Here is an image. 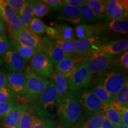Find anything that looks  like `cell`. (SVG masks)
<instances>
[{
  "label": "cell",
  "instance_id": "obj_1",
  "mask_svg": "<svg viewBox=\"0 0 128 128\" xmlns=\"http://www.w3.org/2000/svg\"><path fill=\"white\" fill-rule=\"evenodd\" d=\"M56 116L64 128H71L82 120L78 91L69 90L58 100Z\"/></svg>",
  "mask_w": 128,
  "mask_h": 128
},
{
  "label": "cell",
  "instance_id": "obj_2",
  "mask_svg": "<svg viewBox=\"0 0 128 128\" xmlns=\"http://www.w3.org/2000/svg\"><path fill=\"white\" fill-rule=\"evenodd\" d=\"M58 94L55 85L50 82L33 105L39 118L54 119L56 116Z\"/></svg>",
  "mask_w": 128,
  "mask_h": 128
},
{
  "label": "cell",
  "instance_id": "obj_3",
  "mask_svg": "<svg viewBox=\"0 0 128 128\" xmlns=\"http://www.w3.org/2000/svg\"><path fill=\"white\" fill-rule=\"evenodd\" d=\"M127 82V76L122 70L108 68L99 75L96 85L102 86L113 98Z\"/></svg>",
  "mask_w": 128,
  "mask_h": 128
},
{
  "label": "cell",
  "instance_id": "obj_4",
  "mask_svg": "<svg viewBox=\"0 0 128 128\" xmlns=\"http://www.w3.org/2000/svg\"><path fill=\"white\" fill-rule=\"evenodd\" d=\"M82 120H87L94 115L104 113L108 106L103 104L90 89H82L78 91Z\"/></svg>",
  "mask_w": 128,
  "mask_h": 128
},
{
  "label": "cell",
  "instance_id": "obj_5",
  "mask_svg": "<svg viewBox=\"0 0 128 128\" xmlns=\"http://www.w3.org/2000/svg\"><path fill=\"white\" fill-rule=\"evenodd\" d=\"M94 76L88 70L86 58H84L67 76L68 90L78 91L88 87Z\"/></svg>",
  "mask_w": 128,
  "mask_h": 128
},
{
  "label": "cell",
  "instance_id": "obj_6",
  "mask_svg": "<svg viewBox=\"0 0 128 128\" xmlns=\"http://www.w3.org/2000/svg\"><path fill=\"white\" fill-rule=\"evenodd\" d=\"M25 73L26 76V92L23 98L27 103L34 105L42 92L49 84L50 80L36 76L28 68L25 70Z\"/></svg>",
  "mask_w": 128,
  "mask_h": 128
},
{
  "label": "cell",
  "instance_id": "obj_7",
  "mask_svg": "<svg viewBox=\"0 0 128 128\" xmlns=\"http://www.w3.org/2000/svg\"><path fill=\"white\" fill-rule=\"evenodd\" d=\"M12 41L34 49L38 53H42V39L28 28H23L18 31L8 29Z\"/></svg>",
  "mask_w": 128,
  "mask_h": 128
},
{
  "label": "cell",
  "instance_id": "obj_8",
  "mask_svg": "<svg viewBox=\"0 0 128 128\" xmlns=\"http://www.w3.org/2000/svg\"><path fill=\"white\" fill-rule=\"evenodd\" d=\"M27 68L40 77L51 79L55 71L54 65L43 53H38L30 60Z\"/></svg>",
  "mask_w": 128,
  "mask_h": 128
},
{
  "label": "cell",
  "instance_id": "obj_9",
  "mask_svg": "<svg viewBox=\"0 0 128 128\" xmlns=\"http://www.w3.org/2000/svg\"><path fill=\"white\" fill-rule=\"evenodd\" d=\"M103 44L102 40L97 36L87 39L76 40L73 58L76 59L87 58L100 49Z\"/></svg>",
  "mask_w": 128,
  "mask_h": 128
},
{
  "label": "cell",
  "instance_id": "obj_10",
  "mask_svg": "<svg viewBox=\"0 0 128 128\" xmlns=\"http://www.w3.org/2000/svg\"><path fill=\"white\" fill-rule=\"evenodd\" d=\"M112 60V56L99 49L87 58L86 62L90 72L94 76L96 74L100 75L109 68Z\"/></svg>",
  "mask_w": 128,
  "mask_h": 128
},
{
  "label": "cell",
  "instance_id": "obj_11",
  "mask_svg": "<svg viewBox=\"0 0 128 128\" xmlns=\"http://www.w3.org/2000/svg\"><path fill=\"white\" fill-rule=\"evenodd\" d=\"M43 54L50 60L54 66L66 58L70 57L54 40L48 38L42 39Z\"/></svg>",
  "mask_w": 128,
  "mask_h": 128
},
{
  "label": "cell",
  "instance_id": "obj_12",
  "mask_svg": "<svg viewBox=\"0 0 128 128\" xmlns=\"http://www.w3.org/2000/svg\"><path fill=\"white\" fill-rule=\"evenodd\" d=\"M106 18L108 20H119L128 18V1L108 0L107 1Z\"/></svg>",
  "mask_w": 128,
  "mask_h": 128
},
{
  "label": "cell",
  "instance_id": "obj_13",
  "mask_svg": "<svg viewBox=\"0 0 128 128\" xmlns=\"http://www.w3.org/2000/svg\"><path fill=\"white\" fill-rule=\"evenodd\" d=\"M7 76V86L16 97L23 98L26 92V76L25 71L9 72Z\"/></svg>",
  "mask_w": 128,
  "mask_h": 128
},
{
  "label": "cell",
  "instance_id": "obj_14",
  "mask_svg": "<svg viewBox=\"0 0 128 128\" xmlns=\"http://www.w3.org/2000/svg\"><path fill=\"white\" fill-rule=\"evenodd\" d=\"M4 60L6 68L10 72H20L26 70V61L13 48L6 54Z\"/></svg>",
  "mask_w": 128,
  "mask_h": 128
},
{
  "label": "cell",
  "instance_id": "obj_15",
  "mask_svg": "<svg viewBox=\"0 0 128 128\" xmlns=\"http://www.w3.org/2000/svg\"><path fill=\"white\" fill-rule=\"evenodd\" d=\"M0 15L3 22L7 24L8 29L18 31L24 28L21 24L18 14L5 0H0Z\"/></svg>",
  "mask_w": 128,
  "mask_h": 128
},
{
  "label": "cell",
  "instance_id": "obj_16",
  "mask_svg": "<svg viewBox=\"0 0 128 128\" xmlns=\"http://www.w3.org/2000/svg\"><path fill=\"white\" fill-rule=\"evenodd\" d=\"M56 18L58 20L65 21L74 24H83L80 9L78 7L63 6L58 10Z\"/></svg>",
  "mask_w": 128,
  "mask_h": 128
},
{
  "label": "cell",
  "instance_id": "obj_17",
  "mask_svg": "<svg viewBox=\"0 0 128 128\" xmlns=\"http://www.w3.org/2000/svg\"><path fill=\"white\" fill-rule=\"evenodd\" d=\"M75 36L78 39H84L97 36L103 32L102 23L94 24H82L76 26L74 28Z\"/></svg>",
  "mask_w": 128,
  "mask_h": 128
},
{
  "label": "cell",
  "instance_id": "obj_18",
  "mask_svg": "<svg viewBox=\"0 0 128 128\" xmlns=\"http://www.w3.org/2000/svg\"><path fill=\"white\" fill-rule=\"evenodd\" d=\"M102 25L104 32L123 34L128 32V18L114 20H106Z\"/></svg>",
  "mask_w": 128,
  "mask_h": 128
},
{
  "label": "cell",
  "instance_id": "obj_19",
  "mask_svg": "<svg viewBox=\"0 0 128 128\" xmlns=\"http://www.w3.org/2000/svg\"><path fill=\"white\" fill-rule=\"evenodd\" d=\"M128 39H120L110 42L108 44H103L100 48L102 51L112 56L124 53L128 50Z\"/></svg>",
  "mask_w": 128,
  "mask_h": 128
},
{
  "label": "cell",
  "instance_id": "obj_20",
  "mask_svg": "<svg viewBox=\"0 0 128 128\" xmlns=\"http://www.w3.org/2000/svg\"><path fill=\"white\" fill-rule=\"evenodd\" d=\"M24 104L18 103L4 118L3 126L4 128H18L19 122Z\"/></svg>",
  "mask_w": 128,
  "mask_h": 128
},
{
  "label": "cell",
  "instance_id": "obj_21",
  "mask_svg": "<svg viewBox=\"0 0 128 128\" xmlns=\"http://www.w3.org/2000/svg\"><path fill=\"white\" fill-rule=\"evenodd\" d=\"M83 60L84 59H76L71 57L66 58L54 66L55 71L63 74L67 77Z\"/></svg>",
  "mask_w": 128,
  "mask_h": 128
},
{
  "label": "cell",
  "instance_id": "obj_22",
  "mask_svg": "<svg viewBox=\"0 0 128 128\" xmlns=\"http://www.w3.org/2000/svg\"><path fill=\"white\" fill-rule=\"evenodd\" d=\"M50 80L54 82L56 89L58 100L69 90L67 77L63 74L55 71Z\"/></svg>",
  "mask_w": 128,
  "mask_h": 128
},
{
  "label": "cell",
  "instance_id": "obj_23",
  "mask_svg": "<svg viewBox=\"0 0 128 128\" xmlns=\"http://www.w3.org/2000/svg\"><path fill=\"white\" fill-rule=\"evenodd\" d=\"M52 27L55 28L56 33L55 39H60L65 41L76 40L74 29L71 26L65 24H54Z\"/></svg>",
  "mask_w": 128,
  "mask_h": 128
},
{
  "label": "cell",
  "instance_id": "obj_24",
  "mask_svg": "<svg viewBox=\"0 0 128 128\" xmlns=\"http://www.w3.org/2000/svg\"><path fill=\"white\" fill-rule=\"evenodd\" d=\"M96 17L100 20L105 18L107 1L106 0H88L86 1Z\"/></svg>",
  "mask_w": 128,
  "mask_h": 128
},
{
  "label": "cell",
  "instance_id": "obj_25",
  "mask_svg": "<svg viewBox=\"0 0 128 128\" xmlns=\"http://www.w3.org/2000/svg\"><path fill=\"white\" fill-rule=\"evenodd\" d=\"M17 14L22 26L28 28L32 20L34 17L33 10L28 2V1H27V2Z\"/></svg>",
  "mask_w": 128,
  "mask_h": 128
},
{
  "label": "cell",
  "instance_id": "obj_26",
  "mask_svg": "<svg viewBox=\"0 0 128 128\" xmlns=\"http://www.w3.org/2000/svg\"><path fill=\"white\" fill-rule=\"evenodd\" d=\"M80 12H81V17L83 24L86 23H88L89 24H94L100 23V21L97 18L92 12V9L89 7L87 2L85 1L81 7H80Z\"/></svg>",
  "mask_w": 128,
  "mask_h": 128
},
{
  "label": "cell",
  "instance_id": "obj_27",
  "mask_svg": "<svg viewBox=\"0 0 128 128\" xmlns=\"http://www.w3.org/2000/svg\"><path fill=\"white\" fill-rule=\"evenodd\" d=\"M122 112L114 108L110 103L105 110L104 114L106 119L116 126L122 124Z\"/></svg>",
  "mask_w": 128,
  "mask_h": 128
},
{
  "label": "cell",
  "instance_id": "obj_28",
  "mask_svg": "<svg viewBox=\"0 0 128 128\" xmlns=\"http://www.w3.org/2000/svg\"><path fill=\"white\" fill-rule=\"evenodd\" d=\"M34 118L33 112L28 106L24 104L18 128H31Z\"/></svg>",
  "mask_w": 128,
  "mask_h": 128
},
{
  "label": "cell",
  "instance_id": "obj_29",
  "mask_svg": "<svg viewBox=\"0 0 128 128\" xmlns=\"http://www.w3.org/2000/svg\"><path fill=\"white\" fill-rule=\"evenodd\" d=\"M28 2L33 10L34 17L37 18L44 17L49 12V8L42 1H28Z\"/></svg>",
  "mask_w": 128,
  "mask_h": 128
},
{
  "label": "cell",
  "instance_id": "obj_30",
  "mask_svg": "<svg viewBox=\"0 0 128 128\" xmlns=\"http://www.w3.org/2000/svg\"><path fill=\"white\" fill-rule=\"evenodd\" d=\"M90 90L92 93L99 99V100L103 104L108 106L112 103L113 98L102 86L96 85L94 87H92V88H90Z\"/></svg>",
  "mask_w": 128,
  "mask_h": 128
},
{
  "label": "cell",
  "instance_id": "obj_31",
  "mask_svg": "<svg viewBox=\"0 0 128 128\" xmlns=\"http://www.w3.org/2000/svg\"><path fill=\"white\" fill-rule=\"evenodd\" d=\"M104 119V113H98L87 120L83 122L82 124H79V128H100Z\"/></svg>",
  "mask_w": 128,
  "mask_h": 128
},
{
  "label": "cell",
  "instance_id": "obj_32",
  "mask_svg": "<svg viewBox=\"0 0 128 128\" xmlns=\"http://www.w3.org/2000/svg\"><path fill=\"white\" fill-rule=\"evenodd\" d=\"M12 43H13L14 49L18 52V54L22 56V57L26 61L31 60L32 58L38 54L34 49L28 48V46L22 45L13 41H12Z\"/></svg>",
  "mask_w": 128,
  "mask_h": 128
},
{
  "label": "cell",
  "instance_id": "obj_33",
  "mask_svg": "<svg viewBox=\"0 0 128 128\" xmlns=\"http://www.w3.org/2000/svg\"><path fill=\"white\" fill-rule=\"evenodd\" d=\"M113 100L123 108H128V82L118 92Z\"/></svg>",
  "mask_w": 128,
  "mask_h": 128
},
{
  "label": "cell",
  "instance_id": "obj_34",
  "mask_svg": "<svg viewBox=\"0 0 128 128\" xmlns=\"http://www.w3.org/2000/svg\"><path fill=\"white\" fill-rule=\"evenodd\" d=\"M57 123L53 119L34 116L31 128H57Z\"/></svg>",
  "mask_w": 128,
  "mask_h": 128
},
{
  "label": "cell",
  "instance_id": "obj_35",
  "mask_svg": "<svg viewBox=\"0 0 128 128\" xmlns=\"http://www.w3.org/2000/svg\"><path fill=\"white\" fill-rule=\"evenodd\" d=\"M46 27V25L40 19L34 17L28 28L37 35H41L44 33Z\"/></svg>",
  "mask_w": 128,
  "mask_h": 128
},
{
  "label": "cell",
  "instance_id": "obj_36",
  "mask_svg": "<svg viewBox=\"0 0 128 128\" xmlns=\"http://www.w3.org/2000/svg\"><path fill=\"white\" fill-rule=\"evenodd\" d=\"M54 40L61 48V49L66 53L67 55H68L70 57L73 58L75 50V41L76 40L65 41L60 39H55Z\"/></svg>",
  "mask_w": 128,
  "mask_h": 128
},
{
  "label": "cell",
  "instance_id": "obj_37",
  "mask_svg": "<svg viewBox=\"0 0 128 128\" xmlns=\"http://www.w3.org/2000/svg\"><path fill=\"white\" fill-rule=\"evenodd\" d=\"M14 48L12 41L9 40L6 35L0 36V57L2 58L10 50Z\"/></svg>",
  "mask_w": 128,
  "mask_h": 128
},
{
  "label": "cell",
  "instance_id": "obj_38",
  "mask_svg": "<svg viewBox=\"0 0 128 128\" xmlns=\"http://www.w3.org/2000/svg\"><path fill=\"white\" fill-rule=\"evenodd\" d=\"M18 104V103L16 101L0 103V118L4 119Z\"/></svg>",
  "mask_w": 128,
  "mask_h": 128
},
{
  "label": "cell",
  "instance_id": "obj_39",
  "mask_svg": "<svg viewBox=\"0 0 128 128\" xmlns=\"http://www.w3.org/2000/svg\"><path fill=\"white\" fill-rule=\"evenodd\" d=\"M16 96L8 86L0 89V103L15 101Z\"/></svg>",
  "mask_w": 128,
  "mask_h": 128
},
{
  "label": "cell",
  "instance_id": "obj_40",
  "mask_svg": "<svg viewBox=\"0 0 128 128\" xmlns=\"http://www.w3.org/2000/svg\"><path fill=\"white\" fill-rule=\"evenodd\" d=\"M5 1L17 14L27 2L25 0H5Z\"/></svg>",
  "mask_w": 128,
  "mask_h": 128
},
{
  "label": "cell",
  "instance_id": "obj_41",
  "mask_svg": "<svg viewBox=\"0 0 128 128\" xmlns=\"http://www.w3.org/2000/svg\"><path fill=\"white\" fill-rule=\"evenodd\" d=\"M42 2L48 6L49 10H60L64 6L62 0H43Z\"/></svg>",
  "mask_w": 128,
  "mask_h": 128
},
{
  "label": "cell",
  "instance_id": "obj_42",
  "mask_svg": "<svg viewBox=\"0 0 128 128\" xmlns=\"http://www.w3.org/2000/svg\"><path fill=\"white\" fill-rule=\"evenodd\" d=\"M85 0H62L64 6L80 8L85 2Z\"/></svg>",
  "mask_w": 128,
  "mask_h": 128
},
{
  "label": "cell",
  "instance_id": "obj_43",
  "mask_svg": "<svg viewBox=\"0 0 128 128\" xmlns=\"http://www.w3.org/2000/svg\"><path fill=\"white\" fill-rule=\"evenodd\" d=\"M120 64L121 66L124 68L126 71L128 68V50L124 52L122 55H121L119 60Z\"/></svg>",
  "mask_w": 128,
  "mask_h": 128
},
{
  "label": "cell",
  "instance_id": "obj_44",
  "mask_svg": "<svg viewBox=\"0 0 128 128\" xmlns=\"http://www.w3.org/2000/svg\"><path fill=\"white\" fill-rule=\"evenodd\" d=\"M122 124L128 128V108H125L122 113Z\"/></svg>",
  "mask_w": 128,
  "mask_h": 128
},
{
  "label": "cell",
  "instance_id": "obj_45",
  "mask_svg": "<svg viewBox=\"0 0 128 128\" xmlns=\"http://www.w3.org/2000/svg\"><path fill=\"white\" fill-rule=\"evenodd\" d=\"M6 86H7V74L2 72H0V89Z\"/></svg>",
  "mask_w": 128,
  "mask_h": 128
},
{
  "label": "cell",
  "instance_id": "obj_46",
  "mask_svg": "<svg viewBox=\"0 0 128 128\" xmlns=\"http://www.w3.org/2000/svg\"><path fill=\"white\" fill-rule=\"evenodd\" d=\"M100 128H116V126L111 124L109 121L108 120L106 119H104L102 125L100 126Z\"/></svg>",
  "mask_w": 128,
  "mask_h": 128
},
{
  "label": "cell",
  "instance_id": "obj_47",
  "mask_svg": "<svg viewBox=\"0 0 128 128\" xmlns=\"http://www.w3.org/2000/svg\"><path fill=\"white\" fill-rule=\"evenodd\" d=\"M5 32H6L5 23H0V36L5 34Z\"/></svg>",
  "mask_w": 128,
  "mask_h": 128
},
{
  "label": "cell",
  "instance_id": "obj_48",
  "mask_svg": "<svg viewBox=\"0 0 128 128\" xmlns=\"http://www.w3.org/2000/svg\"><path fill=\"white\" fill-rule=\"evenodd\" d=\"M116 128H128V127H126L124 125V124H118V126H116Z\"/></svg>",
  "mask_w": 128,
  "mask_h": 128
},
{
  "label": "cell",
  "instance_id": "obj_49",
  "mask_svg": "<svg viewBox=\"0 0 128 128\" xmlns=\"http://www.w3.org/2000/svg\"><path fill=\"white\" fill-rule=\"evenodd\" d=\"M57 128H64L61 127V126H58V127ZM69 128H79V125H78V126H76V124H75L74 126H72V127Z\"/></svg>",
  "mask_w": 128,
  "mask_h": 128
},
{
  "label": "cell",
  "instance_id": "obj_50",
  "mask_svg": "<svg viewBox=\"0 0 128 128\" xmlns=\"http://www.w3.org/2000/svg\"><path fill=\"white\" fill-rule=\"evenodd\" d=\"M0 23H4V22H3L2 18V17H1V15H0Z\"/></svg>",
  "mask_w": 128,
  "mask_h": 128
},
{
  "label": "cell",
  "instance_id": "obj_51",
  "mask_svg": "<svg viewBox=\"0 0 128 128\" xmlns=\"http://www.w3.org/2000/svg\"><path fill=\"white\" fill-rule=\"evenodd\" d=\"M2 63V58H1V57H0V66H1V64Z\"/></svg>",
  "mask_w": 128,
  "mask_h": 128
}]
</instances>
